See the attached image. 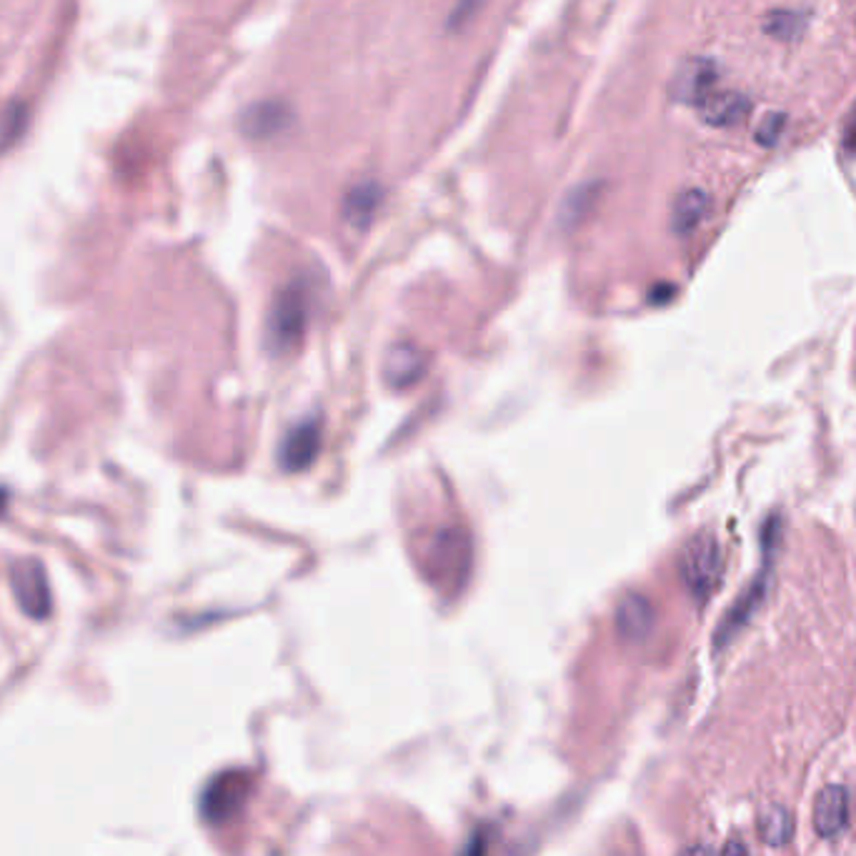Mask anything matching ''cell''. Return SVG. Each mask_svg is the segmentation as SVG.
I'll return each mask as SVG.
<instances>
[{"mask_svg": "<svg viewBox=\"0 0 856 856\" xmlns=\"http://www.w3.org/2000/svg\"><path fill=\"white\" fill-rule=\"evenodd\" d=\"M846 146L856 148V113H854V121H852L849 130H846Z\"/></svg>", "mask_w": 856, "mask_h": 856, "instance_id": "obj_22", "label": "cell"}, {"mask_svg": "<svg viewBox=\"0 0 856 856\" xmlns=\"http://www.w3.org/2000/svg\"><path fill=\"white\" fill-rule=\"evenodd\" d=\"M681 579L698 604L714 594L721 579V551L712 533H696L681 556Z\"/></svg>", "mask_w": 856, "mask_h": 856, "instance_id": "obj_5", "label": "cell"}, {"mask_svg": "<svg viewBox=\"0 0 856 856\" xmlns=\"http://www.w3.org/2000/svg\"><path fill=\"white\" fill-rule=\"evenodd\" d=\"M616 629L627 641H644L654 629V606L641 594H629L616 608Z\"/></svg>", "mask_w": 856, "mask_h": 856, "instance_id": "obj_9", "label": "cell"}, {"mask_svg": "<svg viewBox=\"0 0 856 856\" xmlns=\"http://www.w3.org/2000/svg\"><path fill=\"white\" fill-rule=\"evenodd\" d=\"M709 213V196H706L702 188H689L674 201L671 209V228L674 234L689 236Z\"/></svg>", "mask_w": 856, "mask_h": 856, "instance_id": "obj_13", "label": "cell"}, {"mask_svg": "<svg viewBox=\"0 0 856 856\" xmlns=\"http://www.w3.org/2000/svg\"><path fill=\"white\" fill-rule=\"evenodd\" d=\"M721 856H746V846L742 842H729L723 846Z\"/></svg>", "mask_w": 856, "mask_h": 856, "instance_id": "obj_20", "label": "cell"}, {"mask_svg": "<svg viewBox=\"0 0 856 856\" xmlns=\"http://www.w3.org/2000/svg\"><path fill=\"white\" fill-rule=\"evenodd\" d=\"M426 372V356L416 345L399 343L389 351V358H386V381H389L393 389H406V386H414L418 378Z\"/></svg>", "mask_w": 856, "mask_h": 856, "instance_id": "obj_11", "label": "cell"}, {"mask_svg": "<svg viewBox=\"0 0 856 856\" xmlns=\"http://www.w3.org/2000/svg\"><path fill=\"white\" fill-rule=\"evenodd\" d=\"M15 596L23 612L43 619L51 612V591H48V579L40 564H23L15 569Z\"/></svg>", "mask_w": 856, "mask_h": 856, "instance_id": "obj_7", "label": "cell"}, {"mask_svg": "<svg viewBox=\"0 0 856 856\" xmlns=\"http://www.w3.org/2000/svg\"><path fill=\"white\" fill-rule=\"evenodd\" d=\"M679 856H714V852L709 849V846L696 844V846H689V849H687V852H681Z\"/></svg>", "mask_w": 856, "mask_h": 856, "instance_id": "obj_21", "label": "cell"}, {"mask_svg": "<svg viewBox=\"0 0 856 856\" xmlns=\"http://www.w3.org/2000/svg\"><path fill=\"white\" fill-rule=\"evenodd\" d=\"M309 324V299L301 286H286L278 291L268 316V343L276 353L299 349Z\"/></svg>", "mask_w": 856, "mask_h": 856, "instance_id": "obj_3", "label": "cell"}, {"mask_svg": "<svg viewBox=\"0 0 856 856\" xmlns=\"http://www.w3.org/2000/svg\"><path fill=\"white\" fill-rule=\"evenodd\" d=\"M779 537V529H777V518H771V521L764 526V566H761V574L756 576L752 581V587H748L742 596L734 601V606L729 608L727 616H723V621L719 624V629H716V646H727L731 639L737 637L739 631H742L748 619L756 614V608L761 606L764 596H767V587H769V574H771V549H773V539Z\"/></svg>", "mask_w": 856, "mask_h": 856, "instance_id": "obj_4", "label": "cell"}, {"mask_svg": "<svg viewBox=\"0 0 856 856\" xmlns=\"http://www.w3.org/2000/svg\"><path fill=\"white\" fill-rule=\"evenodd\" d=\"M767 30L777 38H792V36H796V33H800V21H796V15H792V13L771 15V21L767 23Z\"/></svg>", "mask_w": 856, "mask_h": 856, "instance_id": "obj_18", "label": "cell"}, {"mask_svg": "<svg viewBox=\"0 0 856 856\" xmlns=\"http://www.w3.org/2000/svg\"><path fill=\"white\" fill-rule=\"evenodd\" d=\"M428 579L441 591H458L471 574V541L458 529H441L428 546Z\"/></svg>", "mask_w": 856, "mask_h": 856, "instance_id": "obj_1", "label": "cell"}, {"mask_svg": "<svg viewBox=\"0 0 856 856\" xmlns=\"http://www.w3.org/2000/svg\"><path fill=\"white\" fill-rule=\"evenodd\" d=\"M748 109H752V103L742 93H712L698 103V113H702L704 123H709L714 128L737 126V123L746 118Z\"/></svg>", "mask_w": 856, "mask_h": 856, "instance_id": "obj_10", "label": "cell"}, {"mask_svg": "<svg viewBox=\"0 0 856 856\" xmlns=\"http://www.w3.org/2000/svg\"><path fill=\"white\" fill-rule=\"evenodd\" d=\"M784 123H786V118L781 113H769L767 118H764L761 126H759V130H756V141H759L761 146H767V148L777 146L781 130H784Z\"/></svg>", "mask_w": 856, "mask_h": 856, "instance_id": "obj_17", "label": "cell"}, {"mask_svg": "<svg viewBox=\"0 0 856 856\" xmlns=\"http://www.w3.org/2000/svg\"><path fill=\"white\" fill-rule=\"evenodd\" d=\"M849 819V792L839 784H829L819 792L814 804V827L824 839L836 836L844 831Z\"/></svg>", "mask_w": 856, "mask_h": 856, "instance_id": "obj_8", "label": "cell"}, {"mask_svg": "<svg viewBox=\"0 0 856 856\" xmlns=\"http://www.w3.org/2000/svg\"><path fill=\"white\" fill-rule=\"evenodd\" d=\"M716 65L706 58L689 61L677 76V98L684 103L698 105L706 96L714 93Z\"/></svg>", "mask_w": 856, "mask_h": 856, "instance_id": "obj_12", "label": "cell"}, {"mask_svg": "<svg viewBox=\"0 0 856 856\" xmlns=\"http://www.w3.org/2000/svg\"><path fill=\"white\" fill-rule=\"evenodd\" d=\"M759 834L769 846L786 844L794 834V819L784 806H769L759 819Z\"/></svg>", "mask_w": 856, "mask_h": 856, "instance_id": "obj_16", "label": "cell"}, {"mask_svg": "<svg viewBox=\"0 0 856 856\" xmlns=\"http://www.w3.org/2000/svg\"><path fill=\"white\" fill-rule=\"evenodd\" d=\"M318 451H320V424L303 421L286 433L278 458H281V466L286 471L295 474L314 464Z\"/></svg>", "mask_w": 856, "mask_h": 856, "instance_id": "obj_6", "label": "cell"}, {"mask_svg": "<svg viewBox=\"0 0 856 856\" xmlns=\"http://www.w3.org/2000/svg\"><path fill=\"white\" fill-rule=\"evenodd\" d=\"M288 111L281 103H263L246 113L243 130L253 138H268L286 126Z\"/></svg>", "mask_w": 856, "mask_h": 856, "instance_id": "obj_15", "label": "cell"}, {"mask_svg": "<svg viewBox=\"0 0 856 856\" xmlns=\"http://www.w3.org/2000/svg\"><path fill=\"white\" fill-rule=\"evenodd\" d=\"M251 786V773L243 769H228L213 777L201 794V817L205 824L221 827L236 819L249 802Z\"/></svg>", "mask_w": 856, "mask_h": 856, "instance_id": "obj_2", "label": "cell"}, {"mask_svg": "<svg viewBox=\"0 0 856 856\" xmlns=\"http://www.w3.org/2000/svg\"><path fill=\"white\" fill-rule=\"evenodd\" d=\"M489 829H476L474 836L468 839L461 856H489Z\"/></svg>", "mask_w": 856, "mask_h": 856, "instance_id": "obj_19", "label": "cell"}, {"mask_svg": "<svg viewBox=\"0 0 856 856\" xmlns=\"http://www.w3.org/2000/svg\"><path fill=\"white\" fill-rule=\"evenodd\" d=\"M5 504H8V493L0 489V514H3V508H5Z\"/></svg>", "mask_w": 856, "mask_h": 856, "instance_id": "obj_23", "label": "cell"}, {"mask_svg": "<svg viewBox=\"0 0 856 856\" xmlns=\"http://www.w3.org/2000/svg\"><path fill=\"white\" fill-rule=\"evenodd\" d=\"M378 203H381V188L376 184H361L356 188H351L343 203L345 221H349L356 230H364L368 224H372Z\"/></svg>", "mask_w": 856, "mask_h": 856, "instance_id": "obj_14", "label": "cell"}]
</instances>
